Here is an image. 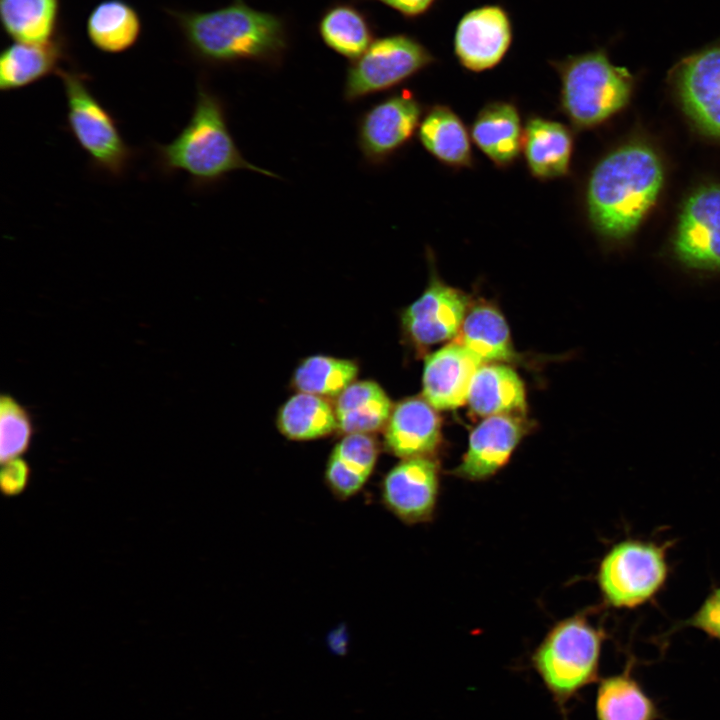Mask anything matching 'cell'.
Returning <instances> with one entry per match:
<instances>
[{
    "instance_id": "1",
    "label": "cell",
    "mask_w": 720,
    "mask_h": 720,
    "mask_svg": "<svg viewBox=\"0 0 720 720\" xmlns=\"http://www.w3.org/2000/svg\"><path fill=\"white\" fill-rule=\"evenodd\" d=\"M189 55L198 63L221 67L256 62L279 67L289 48L283 16L254 9L244 0L210 11L168 9Z\"/></svg>"
},
{
    "instance_id": "2",
    "label": "cell",
    "mask_w": 720,
    "mask_h": 720,
    "mask_svg": "<svg viewBox=\"0 0 720 720\" xmlns=\"http://www.w3.org/2000/svg\"><path fill=\"white\" fill-rule=\"evenodd\" d=\"M154 156L163 175L184 172L198 188L217 184L236 170L278 177L242 155L230 132L224 101L203 81L197 85L189 121L172 141L154 145Z\"/></svg>"
},
{
    "instance_id": "3",
    "label": "cell",
    "mask_w": 720,
    "mask_h": 720,
    "mask_svg": "<svg viewBox=\"0 0 720 720\" xmlns=\"http://www.w3.org/2000/svg\"><path fill=\"white\" fill-rule=\"evenodd\" d=\"M659 158L649 147L627 145L604 157L586 189L592 226L602 236L623 239L638 226L662 186Z\"/></svg>"
},
{
    "instance_id": "4",
    "label": "cell",
    "mask_w": 720,
    "mask_h": 720,
    "mask_svg": "<svg viewBox=\"0 0 720 720\" xmlns=\"http://www.w3.org/2000/svg\"><path fill=\"white\" fill-rule=\"evenodd\" d=\"M604 632L585 616L555 624L534 650L531 663L562 714L583 689L599 681Z\"/></svg>"
},
{
    "instance_id": "5",
    "label": "cell",
    "mask_w": 720,
    "mask_h": 720,
    "mask_svg": "<svg viewBox=\"0 0 720 720\" xmlns=\"http://www.w3.org/2000/svg\"><path fill=\"white\" fill-rule=\"evenodd\" d=\"M560 77V107L577 129L593 127L628 102L632 78L602 50L553 61Z\"/></svg>"
},
{
    "instance_id": "6",
    "label": "cell",
    "mask_w": 720,
    "mask_h": 720,
    "mask_svg": "<svg viewBox=\"0 0 720 720\" xmlns=\"http://www.w3.org/2000/svg\"><path fill=\"white\" fill-rule=\"evenodd\" d=\"M59 76L65 93L66 127L88 157L90 166L108 176L125 174L135 150L124 140L117 119L89 88V76L62 68Z\"/></svg>"
},
{
    "instance_id": "7",
    "label": "cell",
    "mask_w": 720,
    "mask_h": 720,
    "mask_svg": "<svg viewBox=\"0 0 720 720\" xmlns=\"http://www.w3.org/2000/svg\"><path fill=\"white\" fill-rule=\"evenodd\" d=\"M668 575L664 546L628 539L615 544L603 557L597 574L607 604L635 608L652 599Z\"/></svg>"
},
{
    "instance_id": "8",
    "label": "cell",
    "mask_w": 720,
    "mask_h": 720,
    "mask_svg": "<svg viewBox=\"0 0 720 720\" xmlns=\"http://www.w3.org/2000/svg\"><path fill=\"white\" fill-rule=\"evenodd\" d=\"M415 37L398 33L376 38L346 69L343 98L354 103L394 88L434 62Z\"/></svg>"
},
{
    "instance_id": "9",
    "label": "cell",
    "mask_w": 720,
    "mask_h": 720,
    "mask_svg": "<svg viewBox=\"0 0 720 720\" xmlns=\"http://www.w3.org/2000/svg\"><path fill=\"white\" fill-rule=\"evenodd\" d=\"M421 119V103L409 90L370 106L356 123V142L364 161L371 166L385 164L410 142Z\"/></svg>"
},
{
    "instance_id": "10",
    "label": "cell",
    "mask_w": 720,
    "mask_h": 720,
    "mask_svg": "<svg viewBox=\"0 0 720 720\" xmlns=\"http://www.w3.org/2000/svg\"><path fill=\"white\" fill-rule=\"evenodd\" d=\"M674 251L687 267L720 269V187H703L687 199L679 218Z\"/></svg>"
},
{
    "instance_id": "11",
    "label": "cell",
    "mask_w": 720,
    "mask_h": 720,
    "mask_svg": "<svg viewBox=\"0 0 720 720\" xmlns=\"http://www.w3.org/2000/svg\"><path fill=\"white\" fill-rule=\"evenodd\" d=\"M438 494V465L428 456L402 459L386 473L380 487L385 507L406 524L430 521Z\"/></svg>"
},
{
    "instance_id": "12",
    "label": "cell",
    "mask_w": 720,
    "mask_h": 720,
    "mask_svg": "<svg viewBox=\"0 0 720 720\" xmlns=\"http://www.w3.org/2000/svg\"><path fill=\"white\" fill-rule=\"evenodd\" d=\"M513 39L512 23L499 5H484L465 13L454 34V53L468 71L483 72L497 66Z\"/></svg>"
},
{
    "instance_id": "13",
    "label": "cell",
    "mask_w": 720,
    "mask_h": 720,
    "mask_svg": "<svg viewBox=\"0 0 720 720\" xmlns=\"http://www.w3.org/2000/svg\"><path fill=\"white\" fill-rule=\"evenodd\" d=\"M467 297L432 278L424 293L402 314V325L417 345L427 346L455 336L466 317Z\"/></svg>"
},
{
    "instance_id": "14",
    "label": "cell",
    "mask_w": 720,
    "mask_h": 720,
    "mask_svg": "<svg viewBox=\"0 0 720 720\" xmlns=\"http://www.w3.org/2000/svg\"><path fill=\"white\" fill-rule=\"evenodd\" d=\"M525 432V424L517 417L489 416L471 432L467 451L452 473L470 481L493 476L508 462Z\"/></svg>"
},
{
    "instance_id": "15",
    "label": "cell",
    "mask_w": 720,
    "mask_h": 720,
    "mask_svg": "<svg viewBox=\"0 0 720 720\" xmlns=\"http://www.w3.org/2000/svg\"><path fill=\"white\" fill-rule=\"evenodd\" d=\"M482 361L467 347L451 343L425 359L423 396L435 409L461 406L468 396L471 381Z\"/></svg>"
},
{
    "instance_id": "16",
    "label": "cell",
    "mask_w": 720,
    "mask_h": 720,
    "mask_svg": "<svg viewBox=\"0 0 720 720\" xmlns=\"http://www.w3.org/2000/svg\"><path fill=\"white\" fill-rule=\"evenodd\" d=\"M677 83L689 116L704 131L720 137V47L687 58Z\"/></svg>"
},
{
    "instance_id": "17",
    "label": "cell",
    "mask_w": 720,
    "mask_h": 720,
    "mask_svg": "<svg viewBox=\"0 0 720 720\" xmlns=\"http://www.w3.org/2000/svg\"><path fill=\"white\" fill-rule=\"evenodd\" d=\"M426 400L408 398L391 412L384 430L388 450L402 459L429 456L440 442V421Z\"/></svg>"
},
{
    "instance_id": "18",
    "label": "cell",
    "mask_w": 720,
    "mask_h": 720,
    "mask_svg": "<svg viewBox=\"0 0 720 720\" xmlns=\"http://www.w3.org/2000/svg\"><path fill=\"white\" fill-rule=\"evenodd\" d=\"M573 135L561 122L530 117L523 132L522 151L531 175L541 181L565 177L570 170Z\"/></svg>"
},
{
    "instance_id": "19",
    "label": "cell",
    "mask_w": 720,
    "mask_h": 720,
    "mask_svg": "<svg viewBox=\"0 0 720 720\" xmlns=\"http://www.w3.org/2000/svg\"><path fill=\"white\" fill-rule=\"evenodd\" d=\"M0 56V90L10 92L57 74L69 58V45L60 33L47 43L13 42Z\"/></svg>"
},
{
    "instance_id": "20",
    "label": "cell",
    "mask_w": 720,
    "mask_h": 720,
    "mask_svg": "<svg viewBox=\"0 0 720 720\" xmlns=\"http://www.w3.org/2000/svg\"><path fill=\"white\" fill-rule=\"evenodd\" d=\"M524 126L519 111L511 102L485 104L471 126V139L497 167L511 166L522 150Z\"/></svg>"
},
{
    "instance_id": "21",
    "label": "cell",
    "mask_w": 720,
    "mask_h": 720,
    "mask_svg": "<svg viewBox=\"0 0 720 720\" xmlns=\"http://www.w3.org/2000/svg\"><path fill=\"white\" fill-rule=\"evenodd\" d=\"M379 446L371 434H345L332 448L324 478L330 491L340 499L356 495L372 475Z\"/></svg>"
},
{
    "instance_id": "22",
    "label": "cell",
    "mask_w": 720,
    "mask_h": 720,
    "mask_svg": "<svg viewBox=\"0 0 720 720\" xmlns=\"http://www.w3.org/2000/svg\"><path fill=\"white\" fill-rule=\"evenodd\" d=\"M469 131L449 106L433 105L422 117L418 138L436 160L451 168H469L473 153Z\"/></svg>"
},
{
    "instance_id": "23",
    "label": "cell",
    "mask_w": 720,
    "mask_h": 720,
    "mask_svg": "<svg viewBox=\"0 0 720 720\" xmlns=\"http://www.w3.org/2000/svg\"><path fill=\"white\" fill-rule=\"evenodd\" d=\"M316 29L329 49L350 61L367 50L376 33L371 16L349 1H335L326 7Z\"/></svg>"
},
{
    "instance_id": "24",
    "label": "cell",
    "mask_w": 720,
    "mask_h": 720,
    "mask_svg": "<svg viewBox=\"0 0 720 720\" xmlns=\"http://www.w3.org/2000/svg\"><path fill=\"white\" fill-rule=\"evenodd\" d=\"M337 431L345 434H372L383 428L393 406L384 389L375 381H355L335 400Z\"/></svg>"
},
{
    "instance_id": "25",
    "label": "cell",
    "mask_w": 720,
    "mask_h": 720,
    "mask_svg": "<svg viewBox=\"0 0 720 720\" xmlns=\"http://www.w3.org/2000/svg\"><path fill=\"white\" fill-rule=\"evenodd\" d=\"M86 34L95 49L106 54L124 53L140 39L142 19L125 0H103L90 11Z\"/></svg>"
},
{
    "instance_id": "26",
    "label": "cell",
    "mask_w": 720,
    "mask_h": 720,
    "mask_svg": "<svg viewBox=\"0 0 720 720\" xmlns=\"http://www.w3.org/2000/svg\"><path fill=\"white\" fill-rule=\"evenodd\" d=\"M631 664L621 673L599 679L595 695L596 720H658L655 701L633 677Z\"/></svg>"
},
{
    "instance_id": "27",
    "label": "cell",
    "mask_w": 720,
    "mask_h": 720,
    "mask_svg": "<svg viewBox=\"0 0 720 720\" xmlns=\"http://www.w3.org/2000/svg\"><path fill=\"white\" fill-rule=\"evenodd\" d=\"M467 401L482 416L503 415L525 409V389L511 368L500 364L481 365L473 376Z\"/></svg>"
},
{
    "instance_id": "28",
    "label": "cell",
    "mask_w": 720,
    "mask_h": 720,
    "mask_svg": "<svg viewBox=\"0 0 720 720\" xmlns=\"http://www.w3.org/2000/svg\"><path fill=\"white\" fill-rule=\"evenodd\" d=\"M61 0H0L4 33L13 42L40 44L60 33Z\"/></svg>"
},
{
    "instance_id": "29",
    "label": "cell",
    "mask_w": 720,
    "mask_h": 720,
    "mask_svg": "<svg viewBox=\"0 0 720 720\" xmlns=\"http://www.w3.org/2000/svg\"><path fill=\"white\" fill-rule=\"evenodd\" d=\"M276 425L283 436L295 441L323 438L337 430L334 406L326 398L303 392L283 403Z\"/></svg>"
},
{
    "instance_id": "30",
    "label": "cell",
    "mask_w": 720,
    "mask_h": 720,
    "mask_svg": "<svg viewBox=\"0 0 720 720\" xmlns=\"http://www.w3.org/2000/svg\"><path fill=\"white\" fill-rule=\"evenodd\" d=\"M462 344L482 362L507 361L514 356L506 320L489 305H477L466 314Z\"/></svg>"
},
{
    "instance_id": "31",
    "label": "cell",
    "mask_w": 720,
    "mask_h": 720,
    "mask_svg": "<svg viewBox=\"0 0 720 720\" xmlns=\"http://www.w3.org/2000/svg\"><path fill=\"white\" fill-rule=\"evenodd\" d=\"M358 373L359 366L353 360L313 355L298 364L291 383L298 392L337 398L356 381Z\"/></svg>"
},
{
    "instance_id": "32",
    "label": "cell",
    "mask_w": 720,
    "mask_h": 720,
    "mask_svg": "<svg viewBox=\"0 0 720 720\" xmlns=\"http://www.w3.org/2000/svg\"><path fill=\"white\" fill-rule=\"evenodd\" d=\"M33 425L28 411L12 396L0 399V460L1 464L21 457L30 448Z\"/></svg>"
},
{
    "instance_id": "33",
    "label": "cell",
    "mask_w": 720,
    "mask_h": 720,
    "mask_svg": "<svg viewBox=\"0 0 720 720\" xmlns=\"http://www.w3.org/2000/svg\"><path fill=\"white\" fill-rule=\"evenodd\" d=\"M32 470L28 462L21 457L2 463L0 488L4 497L22 494L29 486Z\"/></svg>"
},
{
    "instance_id": "34",
    "label": "cell",
    "mask_w": 720,
    "mask_h": 720,
    "mask_svg": "<svg viewBox=\"0 0 720 720\" xmlns=\"http://www.w3.org/2000/svg\"><path fill=\"white\" fill-rule=\"evenodd\" d=\"M685 625L697 628L709 637L720 640V588L713 590L707 596Z\"/></svg>"
},
{
    "instance_id": "35",
    "label": "cell",
    "mask_w": 720,
    "mask_h": 720,
    "mask_svg": "<svg viewBox=\"0 0 720 720\" xmlns=\"http://www.w3.org/2000/svg\"><path fill=\"white\" fill-rule=\"evenodd\" d=\"M377 1L397 11L407 19H415L424 15L436 0H358Z\"/></svg>"
}]
</instances>
